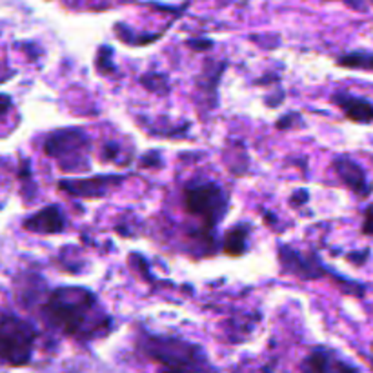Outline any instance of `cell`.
<instances>
[{
  "mask_svg": "<svg viewBox=\"0 0 373 373\" xmlns=\"http://www.w3.org/2000/svg\"><path fill=\"white\" fill-rule=\"evenodd\" d=\"M44 315L53 328L75 339H97L111 326L93 291L83 286H62L51 291L44 304Z\"/></svg>",
  "mask_w": 373,
  "mask_h": 373,
  "instance_id": "cell-1",
  "label": "cell"
},
{
  "mask_svg": "<svg viewBox=\"0 0 373 373\" xmlns=\"http://www.w3.org/2000/svg\"><path fill=\"white\" fill-rule=\"evenodd\" d=\"M139 348L149 361L157 362L164 369H177V372L197 369L201 372V369L211 368L201 346L175 339V337L144 333L142 339L139 340Z\"/></svg>",
  "mask_w": 373,
  "mask_h": 373,
  "instance_id": "cell-2",
  "label": "cell"
},
{
  "mask_svg": "<svg viewBox=\"0 0 373 373\" xmlns=\"http://www.w3.org/2000/svg\"><path fill=\"white\" fill-rule=\"evenodd\" d=\"M182 197L186 211L197 217L206 230L211 231L226 217L228 195L215 182H189Z\"/></svg>",
  "mask_w": 373,
  "mask_h": 373,
  "instance_id": "cell-3",
  "label": "cell"
},
{
  "mask_svg": "<svg viewBox=\"0 0 373 373\" xmlns=\"http://www.w3.org/2000/svg\"><path fill=\"white\" fill-rule=\"evenodd\" d=\"M37 337L38 333L33 324L11 313H4L0 324V345H2L4 364L13 368L29 364Z\"/></svg>",
  "mask_w": 373,
  "mask_h": 373,
  "instance_id": "cell-4",
  "label": "cell"
},
{
  "mask_svg": "<svg viewBox=\"0 0 373 373\" xmlns=\"http://www.w3.org/2000/svg\"><path fill=\"white\" fill-rule=\"evenodd\" d=\"M90 149V139L78 127H64L50 133L44 142V152L48 157L61 160V168L64 172H84L90 168V160L84 153Z\"/></svg>",
  "mask_w": 373,
  "mask_h": 373,
  "instance_id": "cell-5",
  "label": "cell"
},
{
  "mask_svg": "<svg viewBox=\"0 0 373 373\" xmlns=\"http://www.w3.org/2000/svg\"><path fill=\"white\" fill-rule=\"evenodd\" d=\"M122 181L124 175H99L91 177V179H77V181H61L58 188L70 195H75V197L99 199L107 195Z\"/></svg>",
  "mask_w": 373,
  "mask_h": 373,
  "instance_id": "cell-6",
  "label": "cell"
},
{
  "mask_svg": "<svg viewBox=\"0 0 373 373\" xmlns=\"http://www.w3.org/2000/svg\"><path fill=\"white\" fill-rule=\"evenodd\" d=\"M22 228L38 235L62 233L66 228V215L58 206H46L41 211L26 219Z\"/></svg>",
  "mask_w": 373,
  "mask_h": 373,
  "instance_id": "cell-7",
  "label": "cell"
},
{
  "mask_svg": "<svg viewBox=\"0 0 373 373\" xmlns=\"http://www.w3.org/2000/svg\"><path fill=\"white\" fill-rule=\"evenodd\" d=\"M333 168H335L337 177L345 182L350 189L359 197H368L372 193V184L366 179V173L361 164H357L355 160L350 157L340 155L333 160Z\"/></svg>",
  "mask_w": 373,
  "mask_h": 373,
  "instance_id": "cell-8",
  "label": "cell"
},
{
  "mask_svg": "<svg viewBox=\"0 0 373 373\" xmlns=\"http://www.w3.org/2000/svg\"><path fill=\"white\" fill-rule=\"evenodd\" d=\"M279 258L280 264H283V270L288 271V273H293L300 279L306 280H313L319 279L322 275V264H319L315 257H304L300 255L299 251L293 250V248L283 246L279 251Z\"/></svg>",
  "mask_w": 373,
  "mask_h": 373,
  "instance_id": "cell-9",
  "label": "cell"
},
{
  "mask_svg": "<svg viewBox=\"0 0 373 373\" xmlns=\"http://www.w3.org/2000/svg\"><path fill=\"white\" fill-rule=\"evenodd\" d=\"M332 103L345 113L346 119L359 124H372L373 122V104L364 97L346 93V91H337L333 93Z\"/></svg>",
  "mask_w": 373,
  "mask_h": 373,
  "instance_id": "cell-10",
  "label": "cell"
},
{
  "mask_svg": "<svg viewBox=\"0 0 373 373\" xmlns=\"http://www.w3.org/2000/svg\"><path fill=\"white\" fill-rule=\"evenodd\" d=\"M306 366L308 369H312V372H339V369H357L355 366L346 364L340 359H337L335 353L330 352L326 348H317L310 353V357L306 359Z\"/></svg>",
  "mask_w": 373,
  "mask_h": 373,
  "instance_id": "cell-11",
  "label": "cell"
},
{
  "mask_svg": "<svg viewBox=\"0 0 373 373\" xmlns=\"http://www.w3.org/2000/svg\"><path fill=\"white\" fill-rule=\"evenodd\" d=\"M248 226H237L231 231H228L224 237V251L231 257H241L246 251L248 241Z\"/></svg>",
  "mask_w": 373,
  "mask_h": 373,
  "instance_id": "cell-12",
  "label": "cell"
},
{
  "mask_svg": "<svg viewBox=\"0 0 373 373\" xmlns=\"http://www.w3.org/2000/svg\"><path fill=\"white\" fill-rule=\"evenodd\" d=\"M342 66L353 68V70H369L373 71V57L369 55H348V57L340 58Z\"/></svg>",
  "mask_w": 373,
  "mask_h": 373,
  "instance_id": "cell-13",
  "label": "cell"
},
{
  "mask_svg": "<svg viewBox=\"0 0 373 373\" xmlns=\"http://www.w3.org/2000/svg\"><path fill=\"white\" fill-rule=\"evenodd\" d=\"M362 233L373 235V206L366 211V221L364 224H362Z\"/></svg>",
  "mask_w": 373,
  "mask_h": 373,
  "instance_id": "cell-14",
  "label": "cell"
},
{
  "mask_svg": "<svg viewBox=\"0 0 373 373\" xmlns=\"http://www.w3.org/2000/svg\"><path fill=\"white\" fill-rule=\"evenodd\" d=\"M191 46L193 48H197V50H202V48H211V42L204 41V42H201V44H195V42H191Z\"/></svg>",
  "mask_w": 373,
  "mask_h": 373,
  "instance_id": "cell-15",
  "label": "cell"
},
{
  "mask_svg": "<svg viewBox=\"0 0 373 373\" xmlns=\"http://www.w3.org/2000/svg\"><path fill=\"white\" fill-rule=\"evenodd\" d=\"M372 366H373V359H372Z\"/></svg>",
  "mask_w": 373,
  "mask_h": 373,
  "instance_id": "cell-16",
  "label": "cell"
},
{
  "mask_svg": "<svg viewBox=\"0 0 373 373\" xmlns=\"http://www.w3.org/2000/svg\"><path fill=\"white\" fill-rule=\"evenodd\" d=\"M372 4H373V0H372Z\"/></svg>",
  "mask_w": 373,
  "mask_h": 373,
  "instance_id": "cell-17",
  "label": "cell"
}]
</instances>
